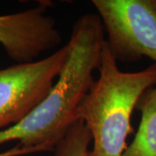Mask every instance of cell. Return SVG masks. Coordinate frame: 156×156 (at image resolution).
Masks as SVG:
<instances>
[{
  "instance_id": "6da1fadb",
  "label": "cell",
  "mask_w": 156,
  "mask_h": 156,
  "mask_svg": "<svg viewBox=\"0 0 156 156\" xmlns=\"http://www.w3.org/2000/svg\"><path fill=\"white\" fill-rule=\"evenodd\" d=\"M69 54L49 94L28 116L0 131V145L17 140L37 152L54 151L77 122V110L95 82L100 67L105 32L97 14H85L73 25Z\"/></svg>"
},
{
  "instance_id": "7a4b0ae2",
  "label": "cell",
  "mask_w": 156,
  "mask_h": 156,
  "mask_svg": "<svg viewBox=\"0 0 156 156\" xmlns=\"http://www.w3.org/2000/svg\"><path fill=\"white\" fill-rule=\"evenodd\" d=\"M98 73L76 117L91 135L89 156H122L127 138L134 132L133 111L143 94L156 85V64L138 72H123L105 40Z\"/></svg>"
},
{
  "instance_id": "3957f363",
  "label": "cell",
  "mask_w": 156,
  "mask_h": 156,
  "mask_svg": "<svg viewBox=\"0 0 156 156\" xmlns=\"http://www.w3.org/2000/svg\"><path fill=\"white\" fill-rule=\"evenodd\" d=\"M116 62L146 56L156 64V0H93Z\"/></svg>"
},
{
  "instance_id": "277c9868",
  "label": "cell",
  "mask_w": 156,
  "mask_h": 156,
  "mask_svg": "<svg viewBox=\"0 0 156 156\" xmlns=\"http://www.w3.org/2000/svg\"><path fill=\"white\" fill-rule=\"evenodd\" d=\"M69 54L67 43L45 58L0 69V131L20 122L44 99Z\"/></svg>"
},
{
  "instance_id": "5b68a950",
  "label": "cell",
  "mask_w": 156,
  "mask_h": 156,
  "mask_svg": "<svg viewBox=\"0 0 156 156\" xmlns=\"http://www.w3.org/2000/svg\"><path fill=\"white\" fill-rule=\"evenodd\" d=\"M46 2L35 8L0 16V44L16 63L37 61L62 44L56 20L46 13Z\"/></svg>"
},
{
  "instance_id": "8992f818",
  "label": "cell",
  "mask_w": 156,
  "mask_h": 156,
  "mask_svg": "<svg viewBox=\"0 0 156 156\" xmlns=\"http://www.w3.org/2000/svg\"><path fill=\"white\" fill-rule=\"evenodd\" d=\"M136 108L140 112L139 128L122 156H156V85L143 94Z\"/></svg>"
},
{
  "instance_id": "52a82bcc",
  "label": "cell",
  "mask_w": 156,
  "mask_h": 156,
  "mask_svg": "<svg viewBox=\"0 0 156 156\" xmlns=\"http://www.w3.org/2000/svg\"><path fill=\"white\" fill-rule=\"evenodd\" d=\"M92 141L89 129L78 120L55 147V156H89Z\"/></svg>"
},
{
  "instance_id": "ba28073f",
  "label": "cell",
  "mask_w": 156,
  "mask_h": 156,
  "mask_svg": "<svg viewBox=\"0 0 156 156\" xmlns=\"http://www.w3.org/2000/svg\"><path fill=\"white\" fill-rule=\"evenodd\" d=\"M33 153H37V152L33 149L26 148L22 147L20 144H17V146H15L14 147L9 150L0 153V156H21L29 154H33Z\"/></svg>"
}]
</instances>
